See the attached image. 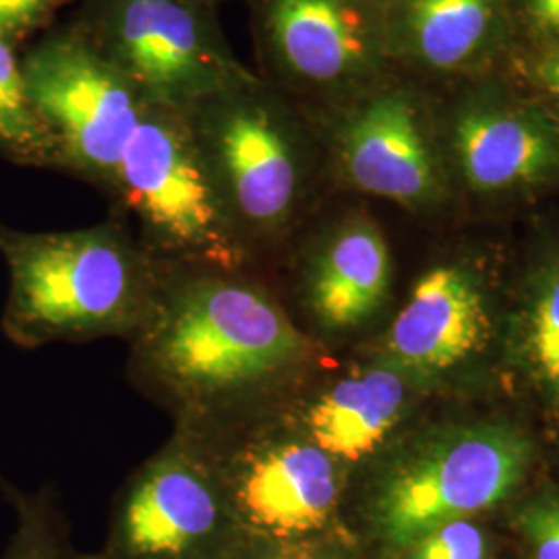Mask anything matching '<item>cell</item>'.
<instances>
[{
    "label": "cell",
    "instance_id": "6da1fadb",
    "mask_svg": "<svg viewBox=\"0 0 559 559\" xmlns=\"http://www.w3.org/2000/svg\"><path fill=\"white\" fill-rule=\"evenodd\" d=\"M318 344L247 270L168 263L160 297L131 338L129 373L175 425L216 429L276 411Z\"/></svg>",
    "mask_w": 559,
    "mask_h": 559
},
{
    "label": "cell",
    "instance_id": "7a4b0ae2",
    "mask_svg": "<svg viewBox=\"0 0 559 559\" xmlns=\"http://www.w3.org/2000/svg\"><path fill=\"white\" fill-rule=\"evenodd\" d=\"M9 293L0 328L15 346L133 338L150 320L168 263L120 222L25 233L0 222Z\"/></svg>",
    "mask_w": 559,
    "mask_h": 559
},
{
    "label": "cell",
    "instance_id": "3957f363",
    "mask_svg": "<svg viewBox=\"0 0 559 559\" xmlns=\"http://www.w3.org/2000/svg\"><path fill=\"white\" fill-rule=\"evenodd\" d=\"M284 98L253 75L185 110L222 207L253 261L286 235L305 187V145Z\"/></svg>",
    "mask_w": 559,
    "mask_h": 559
},
{
    "label": "cell",
    "instance_id": "277c9868",
    "mask_svg": "<svg viewBox=\"0 0 559 559\" xmlns=\"http://www.w3.org/2000/svg\"><path fill=\"white\" fill-rule=\"evenodd\" d=\"M531 456L522 431L487 425L392 460L360 506L362 535L381 559H402L431 531L508 500Z\"/></svg>",
    "mask_w": 559,
    "mask_h": 559
},
{
    "label": "cell",
    "instance_id": "5b68a950",
    "mask_svg": "<svg viewBox=\"0 0 559 559\" xmlns=\"http://www.w3.org/2000/svg\"><path fill=\"white\" fill-rule=\"evenodd\" d=\"M193 431L210 445L245 535L302 540L348 533L342 506L350 468L307 440L278 411Z\"/></svg>",
    "mask_w": 559,
    "mask_h": 559
},
{
    "label": "cell",
    "instance_id": "8992f818",
    "mask_svg": "<svg viewBox=\"0 0 559 559\" xmlns=\"http://www.w3.org/2000/svg\"><path fill=\"white\" fill-rule=\"evenodd\" d=\"M141 242L175 265L242 272L253 260L222 207L185 112L147 106L110 191Z\"/></svg>",
    "mask_w": 559,
    "mask_h": 559
},
{
    "label": "cell",
    "instance_id": "52a82bcc",
    "mask_svg": "<svg viewBox=\"0 0 559 559\" xmlns=\"http://www.w3.org/2000/svg\"><path fill=\"white\" fill-rule=\"evenodd\" d=\"M75 25L150 106L185 112L258 75L200 0H85Z\"/></svg>",
    "mask_w": 559,
    "mask_h": 559
},
{
    "label": "cell",
    "instance_id": "ba28073f",
    "mask_svg": "<svg viewBox=\"0 0 559 559\" xmlns=\"http://www.w3.org/2000/svg\"><path fill=\"white\" fill-rule=\"evenodd\" d=\"M242 531L207 441L175 425L112 503L104 559H228Z\"/></svg>",
    "mask_w": 559,
    "mask_h": 559
},
{
    "label": "cell",
    "instance_id": "9c48e42d",
    "mask_svg": "<svg viewBox=\"0 0 559 559\" xmlns=\"http://www.w3.org/2000/svg\"><path fill=\"white\" fill-rule=\"evenodd\" d=\"M23 80L57 150V168L108 193L147 102L78 25L36 44Z\"/></svg>",
    "mask_w": 559,
    "mask_h": 559
},
{
    "label": "cell",
    "instance_id": "30bf717a",
    "mask_svg": "<svg viewBox=\"0 0 559 559\" xmlns=\"http://www.w3.org/2000/svg\"><path fill=\"white\" fill-rule=\"evenodd\" d=\"M251 20L280 92L360 87L390 48L388 0H251Z\"/></svg>",
    "mask_w": 559,
    "mask_h": 559
},
{
    "label": "cell",
    "instance_id": "8fae6325",
    "mask_svg": "<svg viewBox=\"0 0 559 559\" xmlns=\"http://www.w3.org/2000/svg\"><path fill=\"white\" fill-rule=\"evenodd\" d=\"M340 175L362 193L419 205L436 193L438 175L420 112L402 90L359 96L334 127Z\"/></svg>",
    "mask_w": 559,
    "mask_h": 559
},
{
    "label": "cell",
    "instance_id": "7c38bea8",
    "mask_svg": "<svg viewBox=\"0 0 559 559\" xmlns=\"http://www.w3.org/2000/svg\"><path fill=\"white\" fill-rule=\"evenodd\" d=\"M413 381L373 355L313 396L288 399L276 411L307 440L350 468L376 456L392 438L406 415Z\"/></svg>",
    "mask_w": 559,
    "mask_h": 559
},
{
    "label": "cell",
    "instance_id": "4fadbf2b",
    "mask_svg": "<svg viewBox=\"0 0 559 559\" xmlns=\"http://www.w3.org/2000/svg\"><path fill=\"white\" fill-rule=\"evenodd\" d=\"M489 336L491 321L477 284L456 267H436L417 282L373 355L417 380L477 355Z\"/></svg>",
    "mask_w": 559,
    "mask_h": 559
},
{
    "label": "cell",
    "instance_id": "5bb4252c",
    "mask_svg": "<svg viewBox=\"0 0 559 559\" xmlns=\"http://www.w3.org/2000/svg\"><path fill=\"white\" fill-rule=\"evenodd\" d=\"M392 286L390 249L371 221L338 226L307 263L302 299L325 334L355 332L378 316Z\"/></svg>",
    "mask_w": 559,
    "mask_h": 559
},
{
    "label": "cell",
    "instance_id": "9a60e30c",
    "mask_svg": "<svg viewBox=\"0 0 559 559\" xmlns=\"http://www.w3.org/2000/svg\"><path fill=\"white\" fill-rule=\"evenodd\" d=\"M456 150L473 187L489 191L540 179L556 164V145L540 124L501 110L464 115Z\"/></svg>",
    "mask_w": 559,
    "mask_h": 559
},
{
    "label": "cell",
    "instance_id": "2e32d148",
    "mask_svg": "<svg viewBox=\"0 0 559 559\" xmlns=\"http://www.w3.org/2000/svg\"><path fill=\"white\" fill-rule=\"evenodd\" d=\"M496 0H396L388 2L390 40L396 36L415 57L438 69L471 59L489 36Z\"/></svg>",
    "mask_w": 559,
    "mask_h": 559
},
{
    "label": "cell",
    "instance_id": "e0dca14e",
    "mask_svg": "<svg viewBox=\"0 0 559 559\" xmlns=\"http://www.w3.org/2000/svg\"><path fill=\"white\" fill-rule=\"evenodd\" d=\"M0 491L15 510L17 526L0 559H104L85 554L71 539L69 520L52 487L21 491L0 477Z\"/></svg>",
    "mask_w": 559,
    "mask_h": 559
},
{
    "label": "cell",
    "instance_id": "ac0fdd59",
    "mask_svg": "<svg viewBox=\"0 0 559 559\" xmlns=\"http://www.w3.org/2000/svg\"><path fill=\"white\" fill-rule=\"evenodd\" d=\"M0 152L23 166L57 168V150L29 100L15 44L0 36Z\"/></svg>",
    "mask_w": 559,
    "mask_h": 559
},
{
    "label": "cell",
    "instance_id": "d6986e66",
    "mask_svg": "<svg viewBox=\"0 0 559 559\" xmlns=\"http://www.w3.org/2000/svg\"><path fill=\"white\" fill-rule=\"evenodd\" d=\"M526 355L539 378L559 396V267H554L533 297L526 323Z\"/></svg>",
    "mask_w": 559,
    "mask_h": 559
},
{
    "label": "cell",
    "instance_id": "ffe728a7",
    "mask_svg": "<svg viewBox=\"0 0 559 559\" xmlns=\"http://www.w3.org/2000/svg\"><path fill=\"white\" fill-rule=\"evenodd\" d=\"M228 559H359V549L348 533L302 540L263 539L242 533Z\"/></svg>",
    "mask_w": 559,
    "mask_h": 559
},
{
    "label": "cell",
    "instance_id": "44dd1931",
    "mask_svg": "<svg viewBox=\"0 0 559 559\" xmlns=\"http://www.w3.org/2000/svg\"><path fill=\"white\" fill-rule=\"evenodd\" d=\"M402 559H489V543L477 524L454 520L417 540Z\"/></svg>",
    "mask_w": 559,
    "mask_h": 559
},
{
    "label": "cell",
    "instance_id": "7402d4cb",
    "mask_svg": "<svg viewBox=\"0 0 559 559\" xmlns=\"http://www.w3.org/2000/svg\"><path fill=\"white\" fill-rule=\"evenodd\" d=\"M519 526L535 559H559V498L526 506L519 514Z\"/></svg>",
    "mask_w": 559,
    "mask_h": 559
},
{
    "label": "cell",
    "instance_id": "603a6c76",
    "mask_svg": "<svg viewBox=\"0 0 559 559\" xmlns=\"http://www.w3.org/2000/svg\"><path fill=\"white\" fill-rule=\"evenodd\" d=\"M67 0H0V36L15 41L38 29Z\"/></svg>",
    "mask_w": 559,
    "mask_h": 559
},
{
    "label": "cell",
    "instance_id": "cb8c5ba5",
    "mask_svg": "<svg viewBox=\"0 0 559 559\" xmlns=\"http://www.w3.org/2000/svg\"><path fill=\"white\" fill-rule=\"evenodd\" d=\"M531 13L543 29H559V0H531Z\"/></svg>",
    "mask_w": 559,
    "mask_h": 559
},
{
    "label": "cell",
    "instance_id": "d4e9b609",
    "mask_svg": "<svg viewBox=\"0 0 559 559\" xmlns=\"http://www.w3.org/2000/svg\"><path fill=\"white\" fill-rule=\"evenodd\" d=\"M543 80L547 83V87L559 96V50L556 55H551L547 62L543 64Z\"/></svg>",
    "mask_w": 559,
    "mask_h": 559
},
{
    "label": "cell",
    "instance_id": "484cf974",
    "mask_svg": "<svg viewBox=\"0 0 559 559\" xmlns=\"http://www.w3.org/2000/svg\"><path fill=\"white\" fill-rule=\"evenodd\" d=\"M203 4H210V7H214V9H218V4H221L222 0H200Z\"/></svg>",
    "mask_w": 559,
    "mask_h": 559
}]
</instances>
